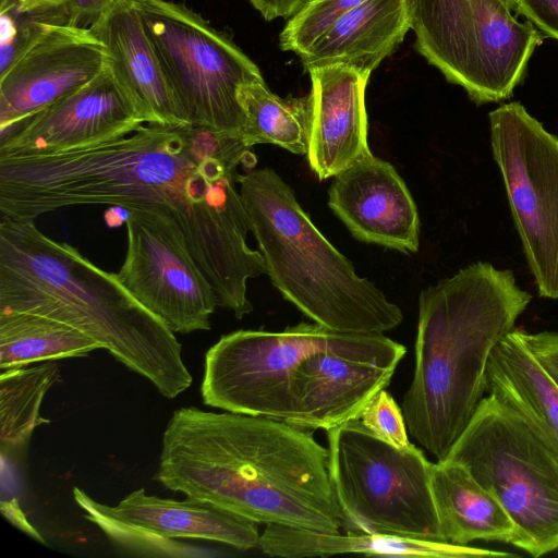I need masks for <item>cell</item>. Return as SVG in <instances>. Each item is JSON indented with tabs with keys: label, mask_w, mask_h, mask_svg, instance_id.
<instances>
[{
	"label": "cell",
	"mask_w": 558,
	"mask_h": 558,
	"mask_svg": "<svg viewBox=\"0 0 558 558\" xmlns=\"http://www.w3.org/2000/svg\"><path fill=\"white\" fill-rule=\"evenodd\" d=\"M241 136L191 124L140 125L85 147L0 155V217L35 220L59 208L109 205L160 209L179 227L218 305L241 319L253 311L247 280L265 274L246 243L250 223L235 187L255 168Z\"/></svg>",
	"instance_id": "cell-1"
},
{
	"label": "cell",
	"mask_w": 558,
	"mask_h": 558,
	"mask_svg": "<svg viewBox=\"0 0 558 558\" xmlns=\"http://www.w3.org/2000/svg\"><path fill=\"white\" fill-rule=\"evenodd\" d=\"M155 478L256 523L347 529L328 448L316 441L314 429L281 420L178 409L162 436Z\"/></svg>",
	"instance_id": "cell-2"
},
{
	"label": "cell",
	"mask_w": 558,
	"mask_h": 558,
	"mask_svg": "<svg viewBox=\"0 0 558 558\" xmlns=\"http://www.w3.org/2000/svg\"><path fill=\"white\" fill-rule=\"evenodd\" d=\"M35 220L0 218V313L26 312L74 327L173 399L193 378L174 332L75 247Z\"/></svg>",
	"instance_id": "cell-3"
},
{
	"label": "cell",
	"mask_w": 558,
	"mask_h": 558,
	"mask_svg": "<svg viewBox=\"0 0 558 558\" xmlns=\"http://www.w3.org/2000/svg\"><path fill=\"white\" fill-rule=\"evenodd\" d=\"M530 301L511 270L481 262L421 292L414 374L401 409L409 434L437 461L485 397L490 355Z\"/></svg>",
	"instance_id": "cell-4"
},
{
	"label": "cell",
	"mask_w": 558,
	"mask_h": 558,
	"mask_svg": "<svg viewBox=\"0 0 558 558\" xmlns=\"http://www.w3.org/2000/svg\"><path fill=\"white\" fill-rule=\"evenodd\" d=\"M240 195L268 275L314 323L340 332L384 333L403 314L315 227L292 187L272 169L236 174Z\"/></svg>",
	"instance_id": "cell-5"
},
{
	"label": "cell",
	"mask_w": 558,
	"mask_h": 558,
	"mask_svg": "<svg viewBox=\"0 0 558 558\" xmlns=\"http://www.w3.org/2000/svg\"><path fill=\"white\" fill-rule=\"evenodd\" d=\"M326 432L330 478L347 532L446 543L430 486L433 463L420 448L395 447L359 417Z\"/></svg>",
	"instance_id": "cell-6"
},
{
	"label": "cell",
	"mask_w": 558,
	"mask_h": 558,
	"mask_svg": "<svg viewBox=\"0 0 558 558\" xmlns=\"http://www.w3.org/2000/svg\"><path fill=\"white\" fill-rule=\"evenodd\" d=\"M446 460L497 496L517 525L515 547L534 558L558 550V458L513 409L484 397Z\"/></svg>",
	"instance_id": "cell-7"
},
{
	"label": "cell",
	"mask_w": 558,
	"mask_h": 558,
	"mask_svg": "<svg viewBox=\"0 0 558 558\" xmlns=\"http://www.w3.org/2000/svg\"><path fill=\"white\" fill-rule=\"evenodd\" d=\"M416 50L477 104L509 98L542 43L502 0H410Z\"/></svg>",
	"instance_id": "cell-8"
},
{
	"label": "cell",
	"mask_w": 558,
	"mask_h": 558,
	"mask_svg": "<svg viewBox=\"0 0 558 558\" xmlns=\"http://www.w3.org/2000/svg\"><path fill=\"white\" fill-rule=\"evenodd\" d=\"M187 124L240 136L241 86L264 82L258 66L223 32L184 3L132 0Z\"/></svg>",
	"instance_id": "cell-9"
},
{
	"label": "cell",
	"mask_w": 558,
	"mask_h": 558,
	"mask_svg": "<svg viewBox=\"0 0 558 558\" xmlns=\"http://www.w3.org/2000/svg\"><path fill=\"white\" fill-rule=\"evenodd\" d=\"M494 158L539 295L558 299V137L520 102L489 113Z\"/></svg>",
	"instance_id": "cell-10"
},
{
	"label": "cell",
	"mask_w": 558,
	"mask_h": 558,
	"mask_svg": "<svg viewBox=\"0 0 558 558\" xmlns=\"http://www.w3.org/2000/svg\"><path fill=\"white\" fill-rule=\"evenodd\" d=\"M327 329L301 322L281 331L240 329L222 336L205 354L204 404L295 424V372Z\"/></svg>",
	"instance_id": "cell-11"
},
{
	"label": "cell",
	"mask_w": 558,
	"mask_h": 558,
	"mask_svg": "<svg viewBox=\"0 0 558 558\" xmlns=\"http://www.w3.org/2000/svg\"><path fill=\"white\" fill-rule=\"evenodd\" d=\"M128 210L119 282L173 332L209 330L218 299L174 220L160 209Z\"/></svg>",
	"instance_id": "cell-12"
},
{
	"label": "cell",
	"mask_w": 558,
	"mask_h": 558,
	"mask_svg": "<svg viewBox=\"0 0 558 558\" xmlns=\"http://www.w3.org/2000/svg\"><path fill=\"white\" fill-rule=\"evenodd\" d=\"M407 348L384 333L327 329L294 378L295 425L328 430L359 417L386 389Z\"/></svg>",
	"instance_id": "cell-13"
},
{
	"label": "cell",
	"mask_w": 558,
	"mask_h": 558,
	"mask_svg": "<svg viewBox=\"0 0 558 558\" xmlns=\"http://www.w3.org/2000/svg\"><path fill=\"white\" fill-rule=\"evenodd\" d=\"M108 51L89 27L51 23L0 73V131L80 89L108 65Z\"/></svg>",
	"instance_id": "cell-14"
},
{
	"label": "cell",
	"mask_w": 558,
	"mask_h": 558,
	"mask_svg": "<svg viewBox=\"0 0 558 558\" xmlns=\"http://www.w3.org/2000/svg\"><path fill=\"white\" fill-rule=\"evenodd\" d=\"M147 123L107 68L40 112L0 131V155L56 153L128 135Z\"/></svg>",
	"instance_id": "cell-15"
},
{
	"label": "cell",
	"mask_w": 558,
	"mask_h": 558,
	"mask_svg": "<svg viewBox=\"0 0 558 558\" xmlns=\"http://www.w3.org/2000/svg\"><path fill=\"white\" fill-rule=\"evenodd\" d=\"M333 178L328 205L355 239L403 253L417 252V208L391 163L372 154Z\"/></svg>",
	"instance_id": "cell-16"
},
{
	"label": "cell",
	"mask_w": 558,
	"mask_h": 558,
	"mask_svg": "<svg viewBox=\"0 0 558 558\" xmlns=\"http://www.w3.org/2000/svg\"><path fill=\"white\" fill-rule=\"evenodd\" d=\"M308 73L313 110L306 157L317 178L326 180L372 155L365 110L371 74L342 64Z\"/></svg>",
	"instance_id": "cell-17"
},
{
	"label": "cell",
	"mask_w": 558,
	"mask_h": 558,
	"mask_svg": "<svg viewBox=\"0 0 558 558\" xmlns=\"http://www.w3.org/2000/svg\"><path fill=\"white\" fill-rule=\"evenodd\" d=\"M89 28L108 51V68L147 123L187 124L132 0L117 3Z\"/></svg>",
	"instance_id": "cell-18"
},
{
	"label": "cell",
	"mask_w": 558,
	"mask_h": 558,
	"mask_svg": "<svg viewBox=\"0 0 558 558\" xmlns=\"http://www.w3.org/2000/svg\"><path fill=\"white\" fill-rule=\"evenodd\" d=\"M410 0H366L298 54L306 71L342 64L372 73L411 29Z\"/></svg>",
	"instance_id": "cell-19"
},
{
	"label": "cell",
	"mask_w": 558,
	"mask_h": 558,
	"mask_svg": "<svg viewBox=\"0 0 558 558\" xmlns=\"http://www.w3.org/2000/svg\"><path fill=\"white\" fill-rule=\"evenodd\" d=\"M486 392L522 416L538 439L558 458V385L513 329L494 349Z\"/></svg>",
	"instance_id": "cell-20"
},
{
	"label": "cell",
	"mask_w": 558,
	"mask_h": 558,
	"mask_svg": "<svg viewBox=\"0 0 558 558\" xmlns=\"http://www.w3.org/2000/svg\"><path fill=\"white\" fill-rule=\"evenodd\" d=\"M430 486L446 543L468 546L483 539L515 546V523L497 496L464 465L446 459L433 463Z\"/></svg>",
	"instance_id": "cell-21"
},
{
	"label": "cell",
	"mask_w": 558,
	"mask_h": 558,
	"mask_svg": "<svg viewBox=\"0 0 558 558\" xmlns=\"http://www.w3.org/2000/svg\"><path fill=\"white\" fill-rule=\"evenodd\" d=\"M258 547L272 557H328L339 554L435 558L514 557L506 551L426 542L364 532H318L283 524H266Z\"/></svg>",
	"instance_id": "cell-22"
},
{
	"label": "cell",
	"mask_w": 558,
	"mask_h": 558,
	"mask_svg": "<svg viewBox=\"0 0 558 558\" xmlns=\"http://www.w3.org/2000/svg\"><path fill=\"white\" fill-rule=\"evenodd\" d=\"M112 510L120 518L168 538H196L222 543L241 550L258 546L257 523L216 507L186 498L184 501L146 495L140 488Z\"/></svg>",
	"instance_id": "cell-23"
},
{
	"label": "cell",
	"mask_w": 558,
	"mask_h": 558,
	"mask_svg": "<svg viewBox=\"0 0 558 558\" xmlns=\"http://www.w3.org/2000/svg\"><path fill=\"white\" fill-rule=\"evenodd\" d=\"M101 344L74 327L26 312L0 313V369L31 363L82 357Z\"/></svg>",
	"instance_id": "cell-24"
},
{
	"label": "cell",
	"mask_w": 558,
	"mask_h": 558,
	"mask_svg": "<svg viewBox=\"0 0 558 558\" xmlns=\"http://www.w3.org/2000/svg\"><path fill=\"white\" fill-rule=\"evenodd\" d=\"M238 100L245 122L240 136L251 146L272 144L296 155H306L312 122L313 97L281 98L266 82L240 87Z\"/></svg>",
	"instance_id": "cell-25"
},
{
	"label": "cell",
	"mask_w": 558,
	"mask_h": 558,
	"mask_svg": "<svg viewBox=\"0 0 558 558\" xmlns=\"http://www.w3.org/2000/svg\"><path fill=\"white\" fill-rule=\"evenodd\" d=\"M52 361L32 367H19L0 375V445L2 456L23 447L34 429L49 423L40 413L46 392L59 380Z\"/></svg>",
	"instance_id": "cell-26"
},
{
	"label": "cell",
	"mask_w": 558,
	"mask_h": 558,
	"mask_svg": "<svg viewBox=\"0 0 558 558\" xmlns=\"http://www.w3.org/2000/svg\"><path fill=\"white\" fill-rule=\"evenodd\" d=\"M73 497L78 507L84 510V517L96 524L117 548L129 555L174 558L211 555L203 548L155 534L120 518L112 507L94 500L78 487L73 488Z\"/></svg>",
	"instance_id": "cell-27"
},
{
	"label": "cell",
	"mask_w": 558,
	"mask_h": 558,
	"mask_svg": "<svg viewBox=\"0 0 558 558\" xmlns=\"http://www.w3.org/2000/svg\"><path fill=\"white\" fill-rule=\"evenodd\" d=\"M366 0H308L280 34V48L300 54L341 16Z\"/></svg>",
	"instance_id": "cell-28"
},
{
	"label": "cell",
	"mask_w": 558,
	"mask_h": 558,
	"mask_svg": "<svg viewBox=\"0 0 558 558\" xmlns=\"http://www.w3.org/2000/svg\"><path fill=\"white\" fill-rule=\"evenodd\" d=\"M359 418L374 435L395 447L408 448L412 445L402 409L386 389L371 399Z\"/></svg>",
	"instance_id": "cell-29"
},
{
	"label": "cell",
	"mask_w": 558,
	"mask_h": 558,
	"mask_svg": "<svg viewBox=\"0 0 558 558\" xmlns=\"http://www.w3.org/2000/svg\"><path fill=\"white\" fill-rule=\"evenodd\" d=\"M545 37L558 41V0H513V9Z\"/></svg>",
	"instance_id": "cell-30"
},
{
	"label": "cell",
	"mask_w": 558,
	"mask_h": 558,
	"mask_svg": "<svg viewBox=\"0 0 558 558\" xmlns=\"http://www.w3.org/2000/svg\"><path fill=\"white\" fill-rule=\"evenodd\" d=\"M522 335L529 349L558 385V332L522 330Z\"/></svg>",
	"instance_id": "cell-31"
},
{
	"label": "cell",
	"mask_w": 558,
	"mask_h": 558,
	"mask_svg": "<svg viewBox=\"0 0 558 558\" xmlns=\"http://www.w3.org/2000/svg\"><path fill=\"white\" fill-rule=\"evenodd\" d=\"M125 0H65L63 8L66 23L80 27H89L104 13L117 3Z\"/></svg>",
	"instance_id": "cell-32"
},
{
	"label": "cell",
	"mask_w": 558,
	"mask_h": 558,
	"mask_svg": "<svg viewBox=\"0 0 558 558\" xmlns=\"http://www.w3.org/2000/svg\"><path fill=\"white\" fill-rule=\"evenodd\" d=\"M308 0H250L266 21L292 17Z\"/></svg>",
	"instance_id": "cell-33"
},
{
	"label": "cell",
	"mask_w": 558,
	"mask_h": 558,
	"mask_svg": "<svg viewBox=\"0 0 558 558\" xmlns=\"http://www.w3.org/2000/svg\"><path fill=\"white\" fill-rule=\"evenodd\" d=\"M3 517L23 533L39 543H45L43 536L29 523L16 498L2 499L0 505Z\"/></svg>",
	"instance_id": "cell-34"
},
{
	"label": "cell",
	"mask_w": 558,
	"mask_h": 558,
	"mask_svg": "<svg viewBox=\"0 0 558 558\" xmlns=\"http://www.w3.org/2000/svg\"><path fill=\"white\" fill-rule=\"evenodd\" d=\"M65 0H0V11L16 10L26 12L33 10L51 9L63 5Z\"/></svg>",
	"instance_id": "cell-35"
},
{
	"label": "cell",
	"mask_w": 558,
	"mask_h": 558,
	"mask_svg": "<svg viewBox=\"0 0 558 558\" xmlns=\"http://www.w3.org/2000/svg\"><path fill=\"white\" fill-rule=\"evenodd\" d=\"M129 216V210L119 206H110L105 213V220L109 227H118L125 222Z\"/></svg>",
	"instance_id": "cell-36"
},
{
	"label": "cell",
	"mask_w": 558,
	"mask_h": 558,
	"mask_svg": "<svg viewBox=\"0 0 558 558\" xmlns=\"http://www.w3.org/2000/svg\"><path fill=\"white\" fill-rule=\"evenodd\" d=\"M511 10L513 9V0H502Z\"/></svg>",
	"instance_id": "cell-37"
}]
</instances>
